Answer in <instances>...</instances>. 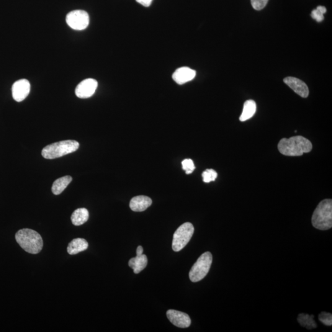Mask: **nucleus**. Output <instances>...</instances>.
Listing matches in <instances>:
<instances>
[{
    "label": "nucleus",
    "instance_id": "f257e3e1",
    "mask_svg": "<svg viewBox=\"0 0 332 332\" xmlns=\"http://www.w3.org/2000/svg\"><path fill=\"white\" fill-rule=\"evenodd\" d=\"M312 148L311 141L303 136L284 138L278 144L279 152L289 156H302L304 153L310 152Z\"/></svg>",
    "mask_w": 332,
    "mask_h": 332
},
{
    "label": "nucleus",
    "instance_id": "f03ea898",
    "mask_svg": "<svg viewBox=\"0 0 332 332\" xmlns=\"http://www.w3.org/2000/svg\"><path fill=\"white\" fill-rule=\"evenodd\" d=\"M15 238L21 248L28 253L37 254L42 251L43 239L37 231L31 229H22L15 234Z\"/></svg>",
    "mask_w": 332,
    "mask_h": 332
},
{
    "label": "nucleus",
    "instance_id": "7ed1b4c3",
    "mask_svg": "<svg viewBox=\"0 0 332 332\" xmlns=\"http://www.w3.org/2000/svg\"><path fill=\"white\" fill-rule=\"evenodd\" d=\"M313 226L322 231L329 230L332 227V200H322L313 213Z\"/></svg>",
    "mask_w": 332,
    "mask_h": 332
},
{
    "label": "nucleus",
    "instance_id": "20e7f679",
    "mask_svg": "<svg viewBox=\"0 0 332 332\" xmlns=\"http://www.w3.org/2000/svg\"><path fill=\"white\" fill-rule=\"evenodd\" d=\"M79 143L75 140H63L46 146L42 151L43 158L53 159L61 158L74 152L79 148Z\"/></svg>",
    "mask_w": 332,
    "mask_h": 332
},
{
    "label": "nucleus",
    "instance_id": "39448f33",
    "mask_svg": "<svg viewBox=\"0 0 332 332\" xmlns=\"http://www.w3.org/2000/svg\"><path fill=\"white\" fill-rule=\"evenodd\" d=\"M212 264V255L206 252L201 255L192 266L189 272L190 279L193 282L200 281L206 276Z\"/></svg>",
    "mask_w": 332,
    "mask_h": 332
},
{
    "label": "nucleus",
    "instance_id": "423d86ee",
    "mask_svg": "<svg viewBox=\"0 0 332 332\" xmlns=\"http://www.w3.org/2000/svg\"><path fill=\"white\" fill-rule=\"evenodd\" d=\"M195 228L192 223L187 222L180 226L174 233L172 240V249L179 252L189 243L194 235Z\"/></svg>",
    "mask_w": 332,
    "mask_h": 332
},
{
    "label": "nucleus",
    "instance_id": "0eeeda50",
    "mask_svg": "<svg viewBox=\"0 0 332 332\" xmlns=\"http://www.w3.org/2000/svg\"><path fill=\"white\" fill-rule=\"evenodd\" d=\"M66 22L72 29L83 30L89 24V14L83 10H75L66 15Z\"/></svg>",
    "mask_w": 332,
    "mask_h": 332
},
{
    "label": "nucleus",
    "instance_id": "6e6552de",
    "mask_svg": "<svg viewBox=\"0 0 332 332\" xmlns=\"http://www.w3.org/2000/svg\"><path fill=\"white\" fill-rule=\"evenodd\" d=\"M98 86L96 79L88 78L84 79L76 86L75 94L80 99H87L93 96Z\"/></svg>",
    "mask_w": 332,
    "mask_h": 332
},
{
    "label": "nucleus",
    "instance_id": "1a4fd4ad",
    "mask_svg": "<svg viewBox=\"0 0 332 332\" xmlns=\"http://www.w3.org/2000/svg\"><path fill=\"white\" fill-rule=\"evenodd\" d=\"M30 92V83L25 79L15 81L12 86V97L17 102L26 99Z\"/></svg>",
    "mask_w": 332,
    "mask_h": 332
},
{
    "label": "nucleus",
    "instance_id": "9d476101",
    "mask_svg": "<svg viewBox=\"0 0 332 332\" xmlns=\"http://www.w3.org/2000/svg\"><path fill=\"white\" fill-rule=\"evenodd\" d=\"M167 318L175 326L180 328H188L191 325L192 321L187 314L174 310L167 311Z\"/></svg>",
    "mask_w": 332,
    "mask_h": 332
},
{
    "label": "nucleus",
    "instance_id": "9b49d317",
    "mask_svg": "<svg viewBox=\"0 0 332 332\" xmlns=\"http://www.w3.org/2000/svg\"><path fill=\"white\" fill-rule=\"evenodd\" d=\"M197 72L194 69L187 66L179 68L175 71L172 78L178 84H184L193 80L195 78Z\"/></svg>",
    "mask_w": 332,
    "mask_h": 332
},
{
    "label": "nucleus",
    "instance_id": "f8f14e48",
    "mask_svg": "<svg viewBox=\"0 0 332 332\" xmlns=\"http://www.w3.org/2000/svg\"><path fill=\"white\" fill-rule=\"evenodd\" d=\"M284 81L295 93H297L303 98L308 97L309 89L307 85L304 82L300 80L299 79L291 76L285 78L284 79Z\"/></svg>",
    "mask_w": 332,
    "mask_h": 332
},
{
    "label": "nucleus",
    "instance_id": "ddd939ff",
    "mask_svg": "<svg viewBox=\"0 0 332 332\" xmlns=\"http://www.w3.org/2000/svg\"><path fill=\"white\" fill-rule=\"evenodd\" d=\"M152 204V200L146 196H137L131 200V209L134 212H143Z\"/></svg>",
    "mask_w": 332,
    "mask_h": 332
},
{
    "label": "nucleus",
    "instance_id": "4468645a",
    "mask_svg": "<svg viewBox=\"0 0 332 332\" xmlns=\"http://www.w3.org/2000/svg\"><path fill=\"white\" fill-rule=\"evenodd\" d=\"M148 264V259L145 255L141 254L130 259L129 266L133 269L135 274H138L145 269Z\"/></svg>",
    "mask_w": 332,
    "mask_h": 332
},
{
    "label": "nucleus",
    "instance_id": "2eb2a0df",
    "mask_svg": "<svg viewBox=\"0 0 332 332\" xmlns=\"http://www.w3.org/2000/svg\"><path fill=\"white\" fill-rule=\"evenodd\" d=\"M88 248V243L83 238H76L68 244L67 252L69 255H75Z\"/></svg>",
    "mask_w": 332,
    "mask_h": 332
},
{
    "label": "nucleus",
    "instance_id": "dca6fc26",
    "mask_svg": "<svg viewBox=\"0 0 332 332\" xmlns=\"http://www.w3.org/2000/svg\"><path fill=\"white\" fill-rule=\"evenodd\" d=\"M89 212L86 208H79L74 211L71 216L72 223L74 226L83 225L89 219Z\"/></svg>",
    "mask_w": 332,
    "mask_h": 332
},
{
    "label": "nucleus",
    "instance_id": "f3484780",
    "mask_svg": "<svg viewBox=\"0 0 332 332\" xmlns=\"http://www.w3.org/2000/svg\"><path fill=\"white\" fill-rule=\"evenodd\" d=\"M257 110L256 103L252 100H247L244 103L243 113H242L239 120L241 122H246V121L251 119L256 113Z\"/></svg>",
    "mask_w": 332,
    "mask_h": 332
},
{
    "label": "nucleus",
    "instance_id": "a211bd4d",
    "mask_svg": "<svg viewBox=\"0 0 332 332\" xmlns=\"http://www.w3.org/2000/svg\"><path fill=\"white\" fill-rule=\"evenodd\" d=\"M72 181V177L66 176L55 180L53 183L52 192L54 195H59L62 194Z\"/></svg>",
    "mask_w": 332,
    "mask_h": 332
},
{
    "label": "nucleus",
    "instance_id": "6ab92c4d",
    "mask_svg": "<svg viewBox=\"0 0 332 332\" xmlns=\"http://www.w3.org/2000/svg\"><path fill=\"white\" fill-rule=\"evenodd\" d=\"M314 318H315L314 315H309L308 314L302 313L298 315L297 320L303 328H305L308 330H312V329L317 328V324H316Z\"/></svg>",
    "mask_w": 332,
    "mask_h": 332
},
{
    "label": "nucleus",
    "instance_id": "aec40b11",
    "mask_svg": "<svg viewBox=\"0 0 332 332\" xmlns=\"http://www.w3.org/2000/svg\"><path fill=\"white\" fill-rule=\"evenodd\" d=\"M326 7L319 6L317 8L314 9L311 12V16L313 19L316 20V21L321 22L324 19V14L326 13Z\"/></svg>",
    "mask_w": 332,
    "mask_h": 332
},
{
    "label": "nucleus",
    "instance_id": "412c9836",
    "mask_svg": "<svg viewBox=\"0 0 332 332\" xmlns=\"http://www.w3.org/2000/svg\"><path fill=\"white\" fill-rule=\"evenodd\" d=\"M202 176L203 181L205 183H209L210 182L215 181L217 177V173L214 170L207 169L203 172Z\"/></svg>",
    "mask_w": 332,
    "mask_h": 332
},
{
    "label": "nucleus",
    "instance_id": "4be33fe9",
    "mask_svg": "<svg viewBox=\"0 0 332 332\" xmlns=\"http://www.w3.org/2000/svg\"><path fill=\"white\" fill-rule=\"evenodd\" d=\"M182 168L184 170L187 174H191L194 172L195 169V166L194 161L190 159H184L182 161Z\"/></svg>",
    "mask_w": 332,
    "mask_h": 332
},
{
    "label": "nucleus",
    "instance_id": "5701e85b",
    "mask_svg": "<svg viewBox=\"0 0 332 332\" xmlns=\"http://www.w3.org/2000/svg\"><path fill=\"white\" fill-rule=\"evenodd\" d=\"M319 319L324 325L328 326L332 325V315L331 313L322 312L319 315Z\"/></svg>",
    "mask_w": 332,
    "mask_h": 332
},
{
    "label": "nucleus",
    "instance_id": "b1692460",
    "mask_svg": "<svg viewBox=\"0 0 332 332\" xmlns=\"http://www.w3.org/2000/svg\"><path fill=\"white\" fill-rule=\"evenodd\" d=\"M252 7L257 11H261L266 6L269 0H251Z\"/></svg>",
    "mask_w": 332,
    "mask_h": 332
},
{
    "label": "nucleus",
    "instance_id": "393cba45",
    "mask_svg": "<svg viewBox=\"0 0 332 332\" xmlns=\"http://www.w3.org/2000/svg\"><path fill=\"white\" fill-rule=\"evenodd\" d=\"M136 1L143 6L149 7L150 6L153 0H136Z\"/></svg>",
    "mask_w": 332,
    "mask_h": 332
},
{
    "label": "nucleus",
    "instance_id": "a878e982",
    "mask_svg": "<svg viewBox=\"0 0 332 332\" xmlns=\"http://www.w3.org/2000/svg\"><path fill=\"white\" fill-rule=\"evenodd\" d=\"M143 249L141 246H139L136 251V254L137 256H140V255L143 254Z\"/></svg>",
    "mask_w": 332,
    "mask_h": 332
}]
</instances>
